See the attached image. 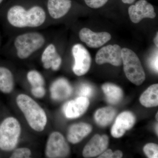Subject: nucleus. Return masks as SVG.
<instances>
[{
  "instance_id": "nucleus-1",
  "label": "nucleus",
  "mask_w": 158,
  "mask_h": 158,
  "mask_svg": "<svg viewBox=\"0 0 158 158\" xmlns=\"http://www.w3.org/2000/svg\"><path fill=\"white\" fill-rule=\"evenodd\" d=\"M46 18L44 10L38 6L26 10L20 6H12L7 13L9 23L15 27L35 28L42 25Z\"/></svg>"
},
{
  "instance_id": "nucleus-2",
  "label": "nucleus",
  "mask_w": 158,
  "mask_h": 158,
  "mask_svg": "<svg viewBox=\"0 0 158 158\" xmlns=\"http://www.w3.org/2000/svg\"><path fill=\"white\" fill-rule=\"evenodd\" d=\"M16 102L31 128L37 132L43 131L47 123L48 118L42 107L27 94L18 95Z\"/></svg>"
},
{
  "instance_id": "nucleus-3",
  "label": "nucleus",
  "mask_w": 158,
  "mask_h": 158,
  "mask_svg": "<svg viewBox=\"0 0 158 158\" xmlns=\"http://www.w3.org/2000/svg\"><path fill=\"white\" fill-rule=\"evenodd\" d=\"M21 126L17 118L9 117L0 124V149L4 151L12 150L17 146Z\"/></svg>"
},
{
  "instance_id": "nucleus-4",
  "label": "nucleus",
  "mask_w": 158,
  "mask_h": 158,
  "mask_svg": "<svg viewBox=\"0 0 158 158\" xmlns=\"http://www.w3.org/2000/svg\"><path fill=\"white\" fill-rule=\"evenodd\" d=\"M45 43L43 35L37 32L20 34L15 38L14 45L18 57L25 59L42 47Z\"/></svg>"
},
{
  "instance_id": "nucleus-5",
  "label": "nucleus",
  "mask_w": 158,
  "mask_h": 158,
  "mask_svg": "<svg viewBox=\"0 0 158 158\" xmlns=\"http://www.w3.org/2000/svg\"><path fill=\"white\" fill-rule=\"evenodd\" d=\"M122 58L127 77L135 85H141L145 80V74L138 56L131 50L123 48L122 49Z\"/></svg>"
},
{
  "instance_id": "nucleus-6",
  "label": "nucleus",
  "mask_w": 158,
  "mask_h": 158,
  "mask_svg": "<svg viewBox=\"0 0 158 158\" xmlns=\"http://www.w3.org/2000/svg\"><path fill=\"white\" fill-rule=\"evenodd\" d=\"M69 153L70 148L64 136L59 132L51 133L46 145V156L49 158H65Z\"/></svg>"
},
{
  "instance_id": "nucleus-7",
  "label": "nucleus",
  "mask_w": 158,
  "mask_h": 158,
  "mask_svg": "<svg viewBox=\"0 0 158 158\" xmlns=\"http://www.w3.org/2000/svg\"><path fill=\"white\" fill-rule=\"evenodd\" d=\"M73 55L75 59L73 70L78 76L85 74L90 69L91 57L87 49L81 44H75L73 47Z\"/></svg>"
},
{
  "instance_id": "nucleus-8",
  "label": "nucleus",
  "mask_w": 158,
  "mask_h": 158,
  "mask_svg": "<svg viewBox=\"0 0 158 158\" xmlns=\"http://www.w3.org/2000/svg\"><path fill=\"white\" fill-rule=\"evenodd\" d=\"M95 61L98 65L109 63L114 66H119L123 63L122 49L117 44L104 47L97 53Z\"/></svg>"
},
{
  "instance_id": "nucleus-9",
  "label": "nucleus",
  "mask_w": 158,
  "mask_h": 158,
  "mask_svg": "<svg viewBox=\"0 0 158 158\" xmlns=\"http://www.w3.org/2000/svg\"><path fill=\"white\" fill-rule=\"evenodd\" d=\"M128 13L131 20L135 23H138L143 19H153L156 16L153 7L145 0H139L135 5L130 6Z\"/></svg>"
},
{
  "instance_id": "nucleus-10",
  "label": "nucleus",
  "mask_w": 158,
  "mask_h": 158,
  "mask_svg": "<svg viewBox=\"0 0 158 158\" xmlns=\"http://www.w3.org/2000/svg\"><path fill=\"white\" fill-rule=\"evenodd\" d=\"M79 37L82 42L91 48L101 47L111 39V35L107 32L95 33L87 28H84L80 31Z\"/></svg>"
},
{
  "instance_id": "nucleus-11",
  "label": "nucleus",
  "mask_w": 158,
  "mask_h": 158,
  "mask_svg": "<svg viewBox=\"0 0 158 158\" xmlns=\"http://www.w3.org/2000/svg\"><path fill=\"white\" fill-rule=\"evenodd\" d=\"M135 121V117L132 113L128 111L123 112L116 118L111 129V135L115 138L122 137L127 131L133 127Z\"/></svg>"
},
{
  "instance_id": "nucleus-12",
  "label": "nucleus",
  "mask_w": 158,
  "mask_h": 158,
  "mask_svg": "<svg viewBox=\"0 0 158 158\" xmlns=\"http://www.w3.org/2000/svg\"><path fill=\"white\" fill-rule=\"evenodd\" d=\"M109 138L106 135H95L84 148L83 155L85 158L96 156L104 152L107 148Z\"/></svg>"
},
{
  "instance_id": "nucleus-13",
  "label": "nucleus",
  "mask_w": 158,
  "mask_h": 158,
  "mask_svg": "<svg viewBox=\"0 0 158 158\" xmlns=\"http://www.w3.org/2000/svg\"><path fill=\"white\" fill-rule=\"evenodd\" d=\"M89 106L88 98L80 96L66 103L63 107V111L67 118H78L85 113Z\"/></svg>"
},
{
  "instance_id": "nucleus-14",
  "label": "nucleus",
  "mask_w": 158,
  "mask_h": 158,
  "mask_svg": "<svg viewBox=\"0 0 158 158\" xmlns=\"http://www.w3.org/2000/svg\"><path fill=\"white\" fill-rule=\"evenodd\" d=\"M41 61L43 67L45 69H52V70L57 71L62 64V58L60 57L53 44L48 46L41 56Z\"/></svg>"
},
{
  "instance_id": "nucleus-15",
  "label": "nucleus",
  "mask_w": 158,
  "mask_h": 158,
  "mask_svg": "<svg viewBox=\"0 0 158 158\" xmlns=\"http://www.w3.org/2000/svg\"><path fill=\"white\" fill-rule=\"evenodd\" d=\"M51 97L54 100L63 101L70 96L72 88L65 79H59L53 83L50 88Z\"/></svg>"
},
{
  "instance_id": "nucleus-16",
  "label": "nucleus",
  "mask_w": 158,
  "mask_h": 158,
  "mask_svg": "<svg viewBox=\"0 0 158 158\" xmlns=\"http://www.w3.org/2000/svg\"><path fill=\"white\" fill-rule=\"evenodd\" d=\"M92 130V127L88 123H80L73 124L69 129L67 140L72 144H77L88 135Z\"/></svg>"
},
{
  "instance_id": "nucleus-17",
  "label": "nucleus",
  "mask_w": 158,
  "mask_h": 158,
  "mask_svg": "<svg viewBox=\"0 0 158 158\" xmlns=\"http://www.w3.org/2000/svg\"><path fill=\"white\" fill-rule=\"evenodd\" d=\"M72 6L70 0H48L49 14L55 19L61 18L65 15Z\"/></svg>"
},
{
  "instance_id": "nucleus-18",
  "label": "nucleus",
  "mask_w": 158,
  "mask_h": 158,
  "mask_svg": "<svg viewBox=\"0 0 158 158\" xmlns=\"http://www.w3.org/2000/svg\"><path fill=\"white\" fill-rule=\"evenodd\" d=\"M141 105L146 107L157 106L158 105V85H151L141 94L140 98Z\"/></svg>"
},
{
  "instance_id": "nucleus-19",
  "label": "nucleus",
  "mask_w": 158,
  "mask_h": 158,
  "mask_svg": "<svg viewBox=\"0 0 158 158\" xmlns=\"http://www.w3.org/2000/svg\"><path fill=\"white\" fill-rule=\"evenodd\" d=\"M14 87V79L11 71L0 67V90L5 94L11 93Z\"/></svg>"
},
{
  "instance_id": "nucleus-20",
  "label": "nucleus",
  "mask_w": 158,
  "mask_h": 158,
  "mask_svg": "<svg viewBox=\"0 0 158 158\" xmlns=\"http://www.w3.org/2000/svg\"><path fill=\"white\" fill-rule=\"evenodd\" d=\"M116 113V110L111 107L101 108L94 114V119L99 125L106 127L112 122Z\"/></svg>"
},
{
  "instance_id": "nucleus-21",
  "label": "nucleus",
  "mask_w": 158,
  "mask_h": 158,
  "mask_svg": "<svg viewBox=\"0 0 158 158\" xmlns=\"http://www.w3.org/2000/svg\"><path fill=\"white\" fill-rule=\"evenodd\" d=\"M107 100L112 104H116L121 100L123 97V92L121 88L113 84L106 83L102 86Z\"/></svg>"
},
{
  "instance_id": "nucleus-22",
  "label": "nucleus",
  "mask_w": 158,
  "mask_h": 158,
  "mask_svg": "<svg viewBox=\"0 0 158 158\" xmlns=\"http://www.w3.org/2000/svg\"><path fill=\"white\" fill-rule=\"evenodd\" d=\"M27 78L32 88L44 87V80L43 77L37 70L30 71L27 74Z\"/></svg>"
},
{
  "instance_id": "nucleus-23",
  "label": "nucleus",
  "mask_w": 158,
  "mask_h": 158,
  "mask_svg": "<svg viewBox=\"0 0 158 158\" xmlns=\"http://www.w3.org/2000/svg\"><path fill=\"white\" fill-rule=\"evenodd\" d=\"M144 153L149 158H158V146L154 143H148L143 148Z\"/></svg>"
},
{
  "instance_id": "nucleus-24",
  "label": "nucleus",
  "mask_w": 158,
  "mask_h": 158,
  "mask_svg": "<svg viewBox=\"0 0 158 158\" xmlns=\"http://www.w3.org/2000/svg\"><path fill=\"white\" fill-rule=\"evenodd\" d=\"M32 152L31 150L27 148H20L14 151L10 158H28L31 156Z\"/></svg>"
},
{
  "instance_id": "nucleus-25",
  "label": "nucleus",
  "mask_w": 158,
  "mask_h": 158,
  "mask_svg": "<svg viewBox=\"0 0 158 158\" xmlns=\"http://www.w3.org/2000/svg\"><path fill=\"white\" fill-rule=\"evenodd\" d=\"M108 0H85L86 5L93 9H97L104 6Z\"/></svg>"
},
{
  "instance_id": "nucleus-26",
  "label": "nucleus",
  "mask_w": 158,
  "mask_h": 158,
  "mask_svg": "<svg viewBox=\"0 0 158 158\" xmlns=\"http://www.w3.org/2000/svg\"><path fill=\"white\" fill-rule=\"evenodd\" d=\"M93 93V88L88 85H83L79 91L80 96L88 98L91 96Z\"/></svg>"
},
{
  "instance_id": "nucleus-27",
  "label": "nucleus",
  "mask_w": 158,
  "mask_h": 158,
  "mask_svg": "<svg viewBox=\"0 0 158 158\" xmlns=\"http://www.w3.org/2000/svg\"><path fill=\"white\" fill-rule=\"evenodd\" d=\"M31 92L34 97L37 98H42L45 95L46 90L44 87H39L32 88Z\"/></svg>"
},
{
  "instance_id": "nucleus-28",
  "label": "nucleus",
  "mask_w": 158,
  "mask_h": 158,
  "mask_svg": "<svg viewBox=\"0 0 158 158\" xmlns=\"http://www.w3.org/2000/svg\"><path fill=\"white\" fill-rule=\"evenodd\" d=\"M98 158H114V152L112 150L107 149L101 154Z\"/></svg>"
},
{
  "instance_id": "nucleus-29",
  "label": "nucleus",
  "mask_w": 158,
  "mask_h": 158,
  "mask_svg": "<svg viewBox=\"0 0 158 158\" xmlns=\"http://www.w3.org/2000/svg\"><path fill=\"white\" fill-rule=\"evenodd\" d=\"M150 66L156 72H158V54L155 57L152 59L150 61Z\"/></svg>"
},
{
  "instance_id": "nucleus-30",
  "label": "nucleus",
  "mask_w": 158,
  "mask_h": 158,
  "mask_svg": "<svg viewBox=\"0 0 158 158\" xmlns=\"http://www.w3.org/2000/svg\"><path fill=\"white\" fill-rule=\"evenodd\" d=\"M123 153L119 150L116 151L114 152V158H120L122 157Z\"/></svg>"
},
{
  "instance_id": "nucleus-31",
  "label": "nucleus",
  "mask_w": 158,
  "mask_h": 158,
  "mask_svg": "<svg viewBox=\"0 0 158 158\" xmlns=\"http://www.w3.org/2000/svg\"><path fill=\"white\" fill-rule=\"evenodd\" d=\"M123 2L125 3V4H132L135 2V0H122Z\"/></svg>"
},
{
  "instance_id": "nucleus-32",
  "label": "nucleus",
  "mask_w": 158,
  "mask_h": 158,
  "mask_svg": "<svg viewBox=\"0 0 158 158\" xmlns=\"http://www.w3.org/2000/svg\"><path fill=\"white\" fill-rule=\"evenodd\" d=\"M158 33H157V35H156V37H155V39H154V42H155V44H156V47H157L158 48Z\"/></svg>"
},
{
  "instance_id": "nucleus-33",
  "label": "nucleus",
  "mask_w": 158,
  "mask_h": 158,
  "mask_svg": "<svg viewBox=\"0 0 158 158\" xmlns=\"http://www.w3.org/2000/svg\"><path fill=\"white\" fill-rule=\"evenodd\" d=\"M158 123H157V124H156V125L155 130H156V133L157 135H158Z\"/></svg>"
},
{
  "instance_id": "nucleus-34",
  "label": "nucleus",
  "mask_w": 158,
  "mask_h": 158,
  "mask_svg": "<svg viewBox=\"0 0 158 158\" xmlns=\"http://www.w3.org/2000/svg\"><path fill=\"white\" fill-rule=\"evenodd\" d=\"M158 113H157V114H156V119L157 120H158Z\"/></svg>"
},
{
  "instance_id": "nucleus-35",
  "label": "nucleus",
  "mask_w": 158,
  "mask_h": 158,
  "mask_svg": "<svg viewBox=\"0 0 158 158\" xmlns=\"http://www.w3.org/2000/svg\"><path fill=\"white\" fill-rule=\"evenodd\" d=\"M3 0H0V4L2 2Z\"/></svg>"
}]
</instances>
